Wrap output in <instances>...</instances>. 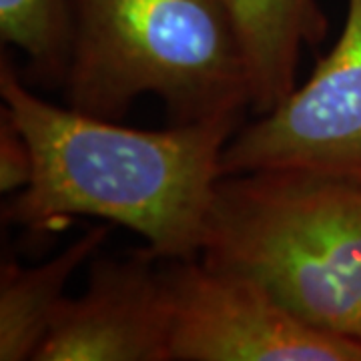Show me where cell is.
<instances>
[{
  "mask_svg": "<svg viewBox=\"0 0 361 361\" xmlns=\"http://www.w3.org/2000/svg\"><path fill=\"white\" fill-rule=\"evenodd\" d=\"M0 97L32 153V179L4 205V223L44 239L99 217L141 235L161 261L199 257L221 157L243 116L130 129L47 103L6 52Z\"/></svg>",
  "mask_w": 361,
  "mask_h": 361,
  "instance_id": "obj_1",
  "label": "cell"
},
{
  "mask_svg": "<svg viewBox=\"0 0 361 361\" xmlns=\"http://www.w3.org/2000/svg\"><path fill=\"white\" fill-rule=\"evenodd\" d=\"M199 259L253 279L297 319L361 343V179L301 167L217 180Z\"/></svg>",
  "mask_w": 361,
  "mask_h": 361,
  "instance_id": "obj_2",
  "label": "cell"
},
{
  "mask_svg": "<svg viewBox=\"0 0 361 361\" xmlns=\"http://www.w3.org/2000/svg\"><path fill=\"white\" fill-rule=\"evenodd\" d=\"M65 103L121 121L142 94L171 125L251 113L245 47L225 0H73Z\"/></svg>",
  "mask_w": 361,
  "mask_h": 361,
  "instance_id": "obj_3",
  "label": "cell"
},
{
  "mask_svg": "<svg viewBox=\"0 0 361 361\" xmlns=\"http://www.w3.org/2000/svg\"><path fill=\"white\" fill-rule=\"evenodd\" d=\"M163 271L171 361H361V343L310 327L253 279L199 257Z\"/></svg>",
  "mask_w": 361,
  "mask_h": 361,
  "instance_id": "obj_4",
  "label": "cell"
},
{
  "mask_svg": "<svg viewBox=\"0 0 361 361\" xmlns=\"http://www.w3.org/2000/svg\"><path fill=\"white\" fill-rule=\"evenodd\" d=\"M301 167L361 179V0H348L341 35L303 85L233 135L221 175Z\"/></svg>",
  "mask_w": 361,
  "mask_h": 361,
  "instance_id": "obj_5",
  "label": "cell"
},
{
  "mask_svg": "<svg viewBox=\"0 0 361 361\" xmlns=\"http://www.w3.org/2000/svg\"><path fill=\"white\" fill-rule=\"evenodd\" d=\"M147 247L90 259L82 295L66 297L32 361H171L165 271Z\"/></svg>",
  "mask_w": 361,
  "mask_h": 361,
  "instance_id": "obj_6",
  "label": "cell"
},
{
  "mask_svg": "<svg viewBox=\"0 0 361 361\" xmlns=\"http://www.w3.org/2000/svg\"><path fill=\"white\" fill-rule=\"evenodd\" d=\"M245 47L251 73V113L267 115L297 87L305 47L327 35L319 0H225Z\"/></svg>",
  "mask_w": 361,
  "mask_h": 361,
  "instance_id": "obj_7",
  "label": "cell"
},
{
  "mask_svg": "<svg viewBox=\"0 0 361 361\" xmlns=\"http://www.w3.org/2000/svg\"><path fill=\"white\" fill-rule=\"evenodd\" d=\"M111 235L109 225H94L75 243L35 267L2 261L0 269V361L35 360L75 271L92 259Z\"/></svg>",
  "mask_w": 361,
  "mask_h": 361,
  "instance_id": "obj_8",
  "label": "cell"
},
{
  "mask_svg": "<svg viewBox=\"0 0 361 361\" xmlns=\"http://www.w3.org/2000/svg\"><path fill=\"white\" fill-rule=\"evenodd\" d=\"M75 35L73 0H0V40L26 54V85L63 87Z\"/></svg>",
  "mask_w": 361,
  "mask_h": 361,
  "instance_id": "obj_9",
  "label": "cell"
},
{
  "mask_svg": "<svg viewBox=\"0 0 361 361\" xmlns=\"http://www.w3.org/2000/svg\"><path fill=\"white\" fill-rule=\"evenodd\" d=\"M32 179V153L28 141L6 113L0 109V191L16 195Z\"/></svg>",
  "mask_w": 361,
  "mask_h": 361,
  "instance_id": "obj_10",
  "label": "cell"
}]
</instances>
